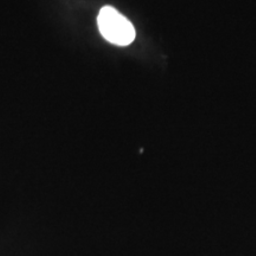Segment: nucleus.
<instances>
[{
    "mask_svg": "<svg viewBox=\"0 0 256 256\" xmlns=\"http://www.w3.org/2000/svg\"><path fill=\"white\" fill-rule=\"evenodd\" d=\"M100 32L115 46H130L136 40V30L128 19L110 6H104L98 17Z\"/></svg>",
    "mask_w": 256,
    "mask_h": 256,
    "instance_id": "1",
    "label": "nucleus"
}]
</instances>
